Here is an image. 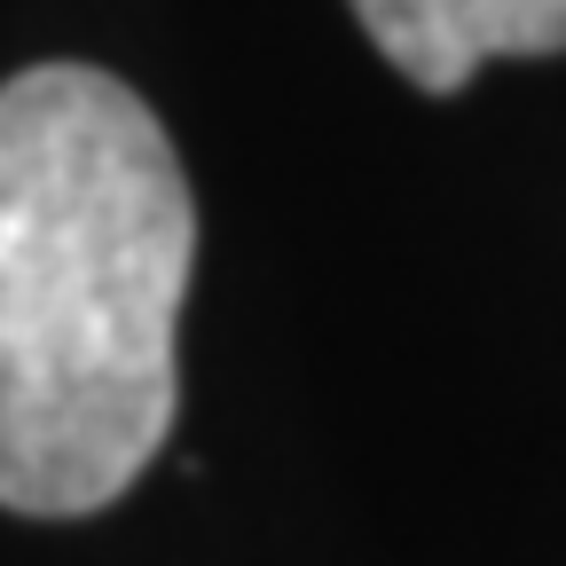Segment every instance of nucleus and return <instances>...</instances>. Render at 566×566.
Wrapping results in <instances>:
<instances>
[{
	"label": "nucleus",
	"instance_id": "1",
	"mask_svg": "<svg viewBox=\"0 0 566 566\" xmlns=\"http://www.w3.org/2000/svg\"><path fill=\"white\" fill-rule=\"evenodd\" d=\"M197 197L158 111L95 63L0 87V504L103 512L174 433Z\"/></svg>",
	"mask_w": 566,
	"mask_h": 566
},
{
	"label": "nucleus",
	"instance_id": "2",
	"mask_svg": "<svg viewBox=\"0 0 566 566\" xmlns=\"http://www.w3.org/2000/svg\"><path fill=\"white\" fill-rule=\"evenodd\" d=\"M378 55L424 95H457L504 55H566V0H346Z\"/></svg>",
	"mask_w": 566,
	"mask_h": 566
}]
</instances>
